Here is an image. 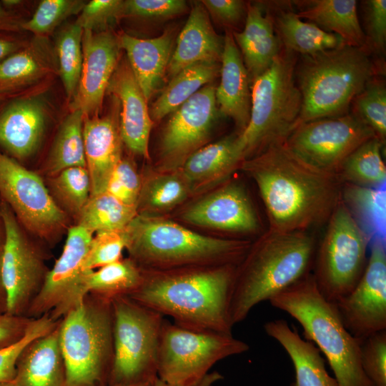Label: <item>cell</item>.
I'll return each mask as SVG.
<instances>
[{
    "instance_id": "bcb514c9",
    "label": "cell",
    "mask_w": 386,
    "mask_h": 386,
    "mask_svg": "<svg viewBox=\"0 0 386 386\" xmlns=\"http://www.w3.org/2000/svg\"><path fill=\"white\" fill-rule=\"evenodd\" d=\"M362 370L372 386H386V330L360 341Z\"/></svg>"
},
{
    "instance_id": "9a60e30c",
    "label": "cell",
    "mask_w": 386,
    "mask_h": 386,
    "mask_svg": "<svg viewBox=\"0 0 386 386\" xmlns=\"http://www.w3.org/2000/svg\"><path fill=\"white\" fill-rule=\"evenodd\" d=\"M92 237L93 233L79 224L69 229L62 253L49 269L28 317L49 314L53 320H60L81 300L86 295V277L91 271L85 269L84 262Z\"/></svg>"
},
{
    "instance_id": "7dc6e473",
    "label": "cell",
    "mask_w": 386,
    "mask_h": 386,
    "mask_svg": "<svg viewBox=\"0 0 386 386\" xmlns=\"http://www.w3.org/2000/svg\"><path fill=\"white\" fill-rule=\"evenodd\" d=\"M142 186L134 164L122 157L111 174L106 192L123 203L137 208Z\"/></svg>"
},
{
    "instance_id": "52a82bcc",
    "label": "cell",
    "mask_w": 386,
    "mask_h": 386,
    "mask_svg": "<svg viewBox=\"0 0 386 386\" xmlns=\"http://www.w3.org/2000/svg\"><path fill=\"white\" fill-rule=\"evenodd\" d=\"M66 386H109L114 362L112 300L91 293L60 320Z\"/></svg>"
},
{
    "instance_id": "4dcf8cb0",
    "label": "cell",
    "mask_w": 386,
    "mask_h": 386,
    "mask_svg": "<svg viewBox=\"0 0 386 386\" xmlns=\"http://www.w3.org/2000/svg\"><path fill=\"white\" fill-rule=\"evenodd\" d=\"M274 24L282 47L303 56L346 44L338 35L325 31L311 22L303 21L293 11H279Z\"/></svg>"
},
{
    "instance_id": "681fc988",
    "label": "cell",
    "mask_w": 386,
    "mask_h": 386,
    "mask_svg": "<svg viewBox=\"0 0 386 386\" xmlns=\"http://www.w3.org/2000/svg\"><path fill=\"white\" fill-rule=\"evenodd\" d=\"M122 0H92L85 4L75 22L83 30H104L123 17Z\"/></svg>"
},
{
    "instance_id": "b9f144b4",
    "label": "cell",
    "mask_w": 386,
    "mask_h": 386,
    "mask_svg": "<svg viewBox=\"0 0 386 386\" xmlns=\"http://www.w3.org/2000/svg\"><path fill=\"white\" fill-rule=\"evenodd\" d=\"M84 4L79 0H43L31 19L21 22V29L39 36L49 34L64 19L80 13Z\"/></svg>"
},
{
    "instance_id": "ac0fdd59",
    "label": "cell",
    "mask_w": 386,
    "mask_h": 386,
    "mask_svg": "<svg viewBox=\"0 0 386 386\" xmlns=\"http://www.w3.org/2000/svg\"><path fill=\"white\" fill-rule=\"evenodd\" d=\"M83 61L79 84L70 104L84 117L96 115L117 68L120 47L117 36L107 31L84 30Z\"/></svg>"
},
{
    "instance_id": "1f68e13d",
    "label": "cell",
    "mask_w": 386,
    "mask_h": 386,
    "mask_svg": "<svg viewBox=\"0 0 386 386\" xmlns=\"http://www.w3.org/2000/svg\"><path fill=\"white\" fill-rule=\"evenodd\" d=\"M220 62L202 61L192 64L169 79L160 96L150 108V117L159 121L172 113L220 73Z\"/></svg>"
},
{
    "instance_id": "44dd1931",
    "label": "cell",
    "mask_w": 386,
    "mask_h": 386,
    "mask_svg": "<svg viewBox=\"0 0 386 386\" xmlns=\"http://www.w3.org/2000/svg\"><path fill=\"white\" fill-rule=\"evenodd\" d=\"M83 137L92 197L106 192L111 174L122 159L123 142L117 114L85 117Z\"/></svg>"
},
{
    "instance_id": "c3c4849f",
    "label": "cell",
    "mask_w": 386,
    "mask_h": 386,
    "mask_svg": "<svg viewBox=\"0 0 386 386\" xmlns=\"http://www.w3.org/2000/svg\"><path fill=\"white\" fill-rule=\"evenodd\" d=\"M184 0H126L123 4V17L160 21L175 17L187 10Z\"/></svg>"
},
{
    "instance_id": "94428289",
    "label": "cell",
    "mask_w": 386,
    "mask_h": 386,
    "mask_svg": "<svg viewBox=\"0 0 386 386\" xmlns=\"http://www.w3.org/2000/svg\"><path fill=\"white\" fill-rule=\"evenodd\" d=\"M0 386H15L13 381L0 383Z\"/></svg>"
},
{
    "instance_id": "3957f363",
    "label": "cell",
    "mask_w": 386,
    "mask_h": 386,
    "mask_svg": "<svg viewBox=\"0 0 386 386\" xmlns=\"http://www.w3.org/2000/svg\"><path fill=\"white\" fill-rule=\"evenodd\" d=\"M315 252V239L305 231L269 229L236 268L229 308L233 327L254 306L310 274Z\"/></svg>"
},
{
    "instance_id": "5bb4252c",
    "label": "cell",
    "mask_w": 386,
    "mask_h": 386,
    "mask_svg": "<svg viewBox=\"0 0 386 386\" xmlns=\"http://www.w3.org/2000/svg\"><path fill=\"white\" fill-rule=\"evenodd\" d=\"M0 194L19 223L41 239L53 240L67 225L41 177L1 152Z\"/></svg>"
},
{
    "instance_id": "7c38bea8",
    "label": "cell",
    "mask_w": 386,
    "mask_h": 386,
    "mask_svg": "<svg viewBox=\"0 0 386 386\" xmlns=\"http://www.w3.org/2000/svg\"><path fill=\"white\" fill-rule=\"evenodd\" d=\"M375 137L358 116L347 113L300 124L283 142L307 164L337 174L342 162L355 149Z\"/></svg>"
},
{
    "instance_id": "91938a15",
    "label": "cell",
    "mask_w": 386,
    "mask_h": 386,
    "mask_svg": "<svg viewBox=\"0 0 386 386\" xmlns=\"http://www.w3.org/2000/svg\"><path fill=\"white\" fill-rule=\"evenodd\" d=\"M112 386H152V384L151 383H137V384L119 385H112Z\"/></svg>"
},
{
    "instance_id": "816d5d0a",
    "label": "cell",
    "mask_w": 386,
    "mask_h": 386,
    "mask_svg": "<svg viewBox=\"0 0 386 386\" xmlns=\"http://www.w3.org/2000/svg\"><path fill=\"white\" fill-rule=\"evenodd\" d=\"M207 11L222 25L234 26L242 19L245 4L240 0H202L200 1Z\"/></svg>"
},
{
    "instance_id": "8d00e7d4",
    "label": "cell",
    "mask_w": 386,
    "mask_h": 386,
    "mask_svg": "<svg viewBox=\"0 0 386 386\" xmlns=\"http://www.w3.org/2000/svg\"><path fill=\"white\" fill-rule=\"evenodd\" d=\"M137 215V207L126 204L105 192L89 197L77 224L93 234L118 230L126 227Z\"/></svg>"
},
{
    "instance_id": "f907efd6",
    "label": "cell",
    "mask_w": 386,
    "mask_h": 386,
    "mask_svg": "<svg viewBox=\"0 0 386 386\" xmlns=\"http://www.w3.org/2000/svg\"><path fill=\"white\" fill-rule=\"evenodd\" d=\"M366 6L367 49L383 53L386 43V1L369 0Z\"/></svg>"
},
{
    "instance_id": "7bdbcfd3",
    "label": "cell",
    "mask_w": 386,
    "mask_h": 386,
    "mask_svg": "<svg viewBox=\"0 0 386 386\" xmlns=\"http://www.w3.org/2000/svg\"><path fill=\"white\" fill-rule=\"evenodd\" d=\"M42 61L29 49L19 50L0 62V86L19 89L44 72Z\"/></svg>"
},
{
    "instance_id": "d4e9b609",
    "label": "cell",
    "mask_w": 386,
    "mask_h": 386,
    "mask_svg": "<svg viewBox=\"0 0 386 386\" xmlns=\"http://www.w3.org/2000/svg\"><path fill=\"white\" fill-rule=\"evenodd\" d=\"M232 33L252 83L270 67L282 47L274 19L262 5L249 4L243 30Z\"/></svg>"
},
{
    "instance_id": "603a6c76",
    "label": "cell",
    "mask_w": 386,
    "mask_h": 386,
    "mask_svg": "<svg viewBox=\"0 0 386 386\" xmlns=\"http://www.w3.org/2000/svg\"><path fill=\"white\" fill-rule=\"evenodd\" d=\"M223 48L224 37L215 32L206 9L200 1H194L167 66V77L198 62H220Z\"/></svg>"
},
{
    "instance_id": "d6a6232c",
    "label": "cell",
    "mask_w": 386,
    "mask_h": 386,
    "mask_svg": "<svg viewBox=\"0 0 386 386\" xmlns=\"http://www.w3.org/2000/svg\"><path fill=\"white\" fill-rule=\"evenodd\" d=\"M341 199L370 241L385 239L386 189L345 183Z\"/></svg>"
},
{
    "instance_id": "8992f818",
    "label": "cell",
    "mask_w": 386,
    "mask_h": 386,
    "mask_svg": "<svg viewBox=\"0 0 386 386\" xmlns=\"http://www.w3.org/2000/svg\"><path fill=\"white\" fill-rule=\"evenodd\" d=\"M375 71L365 47L345 44L304 56L295 70L302 107L295 127L347 114L350 104L372 80Z\"/></svg>"
},
{
    "instance_id": "484cf974",
    "label": "cell",
    "mask_w": 386,
    "mask_h": 386,
    "mask_svg": "<svg viewBox=\"0 0 386 386\" xmlns=\"http://www.w3.org/2000/svg\"><path fill=\"white\" fill-rule=\"evenodd\" d=\"M59 323L50 332L30 342L22 350L16 364L13 380L15 386H66Z\"/></svg>"
},
{
    "instance_id": "4316f807",
    "label": "cell",
    "mask_w": 386,
    "mask_h": 386,
    "mask_svg": "<svg viewBox=\"0 0 386 386\" xmlns=\"http://www.w3.org/2000/svg\"><path fill=\"white\" fill-rule=\"evenodd\" d=\"M42 104L31 98L14 99L0 112V145L21 159L37 148L45 126Z\"/></svg>"
},
{
    "instance_id": "277c9868",
    "label": "cell",
    "mask_w": 386,
    "mask_h": 386,
    "mask_svg": "<svg viewBox=\"0 0 386 386\" xmlns=\"http://www.w3.org/2000/svg\"><path fill=\"white\" fill-rule=\"evenodd\" d=\"M130 258L144 269L237 264L248 244L197 234L159 218L137 214L126 227Z\"/></svg>"
},
{
    "instance_id": "680465c9",
    "label": "cell",
    "mask_w": 386,
    "mask_h": 386,
    "mask_svg": "<svg viewBox=\"0 0 386 386\" xmlns=\"http://www.w3.org/2000/svg\"><path fill=\"white\" fill-rule=\"evenodd\" d=\"M18 90L10 87L0 86V106L6 101L9 100Z\"/></svg>"
},
{
    "instance_id": "d6986e66",
    "label": "cell",
    "mask_w": 386,
    "mask_h": 386,
    "mask_svg": "<svg viewBox=\"0 0 386 386\" xmlns=\"http://www.w3.org/2000/svg\"><path fill=\"white\" fill-rule=\"evenodd\" d=\"M187 222L234 232H252L259 220L243 187L228 184L190 206L182 214Z\"/></svg>"
},
{
    "instance_id": "f1b7e54d",
    "label": "cell",
    "mask_w": 386,
    "mask_h": 386,
    "mask_svg": "<svg viewBox=\"0 0 386 386\" xmlns=\"http://www.w3.org/2000/svg\"><path fill=\"white\" fill-rule=\"evenodd\" d=\"M246 159L239 134L199 148L181 166L192 191L229 175Z\"/></svg>"
},
{
    "instance_id": "7402d4cb",
    "label": "cell",
    "mask_w": 386,
    "mask_h": 386,
    "mask_svg": "<svg viewBox=\"0 0 386 386\" xmlns=\"http://www.w3.org/2000/svg\"><path fill=\"white\" fill-rule=\"evenodd\" d=\"M220 82L215 89L219 112L233 119L243 132L250 117L251 83L232 33L226 32L220 61Z\"/></svg>"
},
{
    "instance_id": "e0dca14e",
    "label": "cell",
    "mask_w": 386,
    "mask_h": 386,
    "mask_svg": "<svg viewBox=\"0 0 386 386\" xmlns=\"http://www.w3.org/2000/svg\"><path fill=\"white\" fill-rule=\"evenodd\" d=\"M215 89L205 85L171 113L160 142L163 168L181 167L207 140L219 113Z\"/></svg>"
},
{
    "instance_id": "74e56055",
    "label": "cell",
    "mask_w": 386,
    "mask_h": 386,
    "mask_svg": "<svg viewBox=\"0 0 386 386\" xmlns=\"http://www.w3.org/2000/svg\"><path fill=\"white\" fill-rule=\"evenodd\" d=\"M191 192L180 173L156 176L142 186L137 209L165 211L182 202Z\"/></svg>"
},
{
    "instance_id": "5b68a950",
    "label": "cell",
    "mask_w": 386,
    "mask_h": 386,
    "mask_svg": "<svg viewBox=\"0 0 386 386\" xmlns=\"http://www.w3.org/2000/svg\"><path fill=\"white\" fill-rule=\"evenodd\" d=\"M269 302L300 323L306 340L325 356L339 386H372L361 366L360 342L344 326L335 303L320 294L312 274Z\"/></svg>"
},
{
    "instance_id": "30bf717a",
    "label": "cell",
    "mask_w": 386,
    "mask_h": 386,
    "mask_svg": "<svg viewBox=\"0 0 386 386\" xmlns=\"http://www.w3.org/2000/svg\"><path fill=\"white\" fill-rule=\"evenodd\" d=\"M327 221L326 233L316 249L312 275L320 294L334 303L349 294L361 278L370 241L342 199Z\"/></svg>"
},
{
    "instance_id": "ab89813d",
    "label": "cell",
    "mask_w": 386,
    "mask_h": 386,
    "mask_svg": "<svg viewBox=\"0 0 386 386\" xmlns=\"http://www.w3.org/2000/svg\"><path fill=\"white\" fill-rule=\"evenodd\" d=\"M51 187L61 205L78 218L90 197L91 182L86 168L62 170L51 179Z\"/></svg>"
},
{
    "instance_id": "9f6ffc18",
    "label": "cell",
    "mask_w": 386,
    "mask_h": 386,
    "mask_svg": "<svg viewBox=\"0 0 386 386\" xmlns=\"http://www.w3.org/2000/svg\"><path fill=\"white\" fill-rule=\"evenodd\" d=\"M223 379V376L218 372H212L207 374L200 381L192 386H213L214 383ZM152 386H173L158 377L152 382Z\"/></svg>"
},
{
    "instance_id": "2e32d148",
    "label": "cell",
    "mask_w": 386,
    "mask_h": 386,
    "mask_svg": "<svg viewBox=\"0 0 386 386\" xmlns=\"http://www.w3.org/2000/svg\"><path fill=\"white\" fill-rule=\"evenodd\" d=\"M347 331L359 342L386 330L385 239L372 240L365 269L353 290L334 302Z\"/></svg>"
},
{
    "instance_id": "8fae6325",
    "label": "cell",
    "mask_w": 386,
    "mask_h": 386,
    "mask_svg": "<svg viewBox=\"0 0 386 386\" xmlns=\"http://www.w3.org/2000/svg\"><path fill=\"white\" fill-rule=\"evenodd\" d=\"M232 334L197 331L164 320L157 355V377L173 386H192L217 362L247 352Z\"/></svg>"
},
{
    "instance_id": "e575fe53",
    "label": "cell",
    "mask_w": 386,
    "mask_h": 386,
    "mask_svg": "<svg viewBox=\"0 0 386 386\" xmlns=\"http://www.w3.org/2000/svg\"><path fill=\"white\" fill-rule=\"evenodd\" d=\"M142 269L131 258L119 259L96 271L91 270L85 280V293L112 300L129 295L141 284Z\"/></svg>"
},
{
    "instance_id": "9c48e42d",
    "label": "cell",
    "mask_w": 386,
    "mask_h": 386,
    "mask_svg": "<svg viewBox=\"0 0 386 386\" xmlns=\"http://www.w3.org/2000/svg\"><path fill=\"white\" fill-rule=\"evenodd\" d=\"M114 362L109 386L151 383L157 377V355L164 316L127 295L112 300Z\"/></svg>"
},
{
    "instance_id": "f6af8a7d",
    "label": "cell",
    "mask_w": 386,
    "mask_h": 386,
    "mask_svg": "<svg viewBox=\"0 0 386 386\" xmlns=\"http://www.w3.org/2000/svg\"><path fill=\"white\" fill-rule=\"evenodd\" d=\"M60 320H53L49 314L34 318L26 334L20 341L7 347L0 349V383L14 380L16 361L22 350L34 339L55 329Z\"/></svg>"
},
{
    "instance_id": "6da1fadb",
    "label": "cell",
    "mask_w": 386,
    "mask_h": 386,
    "mask_svg": "<svg viewBox=\"0 0 386 386\" xmlns=\"http://www.w3.org/2000/svg\"><path fill=\"white\" fill-rule=\"evenodd\" d=\"M242 166L258 187L272 230L306 231L327 221L341 199L337 175L307 164L283 142L244 159Z\"/></svg>"
},
{
    "instance_id": "cb8c5ba5",
    "label": "cell",
    "mask_w": 386,
    "mask_h": 386,
    "mask_svg": "<svg viewBox=\"0 0 386 386\" xmlns=\"http://www.w3.org/2000/svg\"><path fill=\"white\" fill-rule=\"evenodd\" d=\"M132 73L148 102L157 91L167 72L173 48V32L166 30L152 39H139L125 33L117 36Z\"/></svg>"
},
{
    "instance_id": "f35d334b",
    "label": "cell",
    "mask_w": 386,
    "mask_h": 386,
    "mask_svg": "<svg viewBox=\"0 0 386 386\" xmlns=\"http://www.w3.org/2000/svg\"><path fill=\"white\" fill-rule=\"evenodd\" d=\"M83 31L74 23L61 31L56 41L60 75L69 98L74 96L80 78L83 61Z\"/></svg>"
},
{
    "instance_id": "f546056e",
    "label": "cell",
    "mask_w": 386,
    "mask_h": 386,
    "mask_svg": "<svg viewBox=\"0 0 386 386\" xmlns=\"http://www.w3.org/2000/svg\"><path fill=\"white\" fill-rule=\"evenodd\" d=\"M300 10L297 15L306 19L322 30L340 36L345 44L367 48L355 0H312L297 1Z\"/></svg>"
},
{
    "instance_id": "60d3db41",
    "label": "cell",
    "mask_w": 386,
    "mask_h": 386,
    "mask_svg": "<svg viewBox=\"0 0 386 386\" xmlns=\"http://www.w3.org/2000/svg\"><path fill=\"white\" fill-rule=\"evenodd\" d=\"M358 116L384 144L386 138V88L385 84L372 80L354 99Z\"/></svg>"
},
{
    "instance_id": "ee69618b",
    "label": "cell",
    "mask_w": 386,
    "mask_h": 386,
    "mask_svg": "<svg viewBox=\"0 0 386 386\" xmlns=\"http://www.w3.org/2000/svg\"><path fill=\"white\" fill-rule=\"evenodd\" d=\"M126 227L122 229L96 232L92 237L84 262L86 270H94L121 259L127 248Z\"/></svg>"
},
{
    "instance_id": "6f0895ef",
    "label": "cell",
    "mask_w": 386,
    "mask_h": 386,
    "mask_svg": "<svg viewBox=\"0 0 386 386\" xmlns=\"http://www.w3.org/2000/svg\"><path fill=\"white\" fill-rule=\"evenodd\" d=\"M21 45L14 39L0 36V62L19 50Z\"/></svg>"
},
{
    "instance_id": "d590c367",
    "label": "cell",
    "mask_w": 386,
    "mask_h": 386,
    "mask_svg": "<svg viewBox=\"0 0 386 386\" xmlns=\"http://www.w3.org/2000/svg\"><path fill=\"white\" fill-rule=\"evenodd\" d=\"M84 114L71 111L62 122L51 151L48 172L54 176L74 167L86 168L83 137Z\"/></svg>"
},
{
    "instance_id": "11a10c76",
    "label": "cell",
    "mask_w": 386,
    "mask_h": 386,
    "mask_svg": "<svg viewBox=\"0 0 386 386\" xmlns=\"http://www.w3.org/2000/svg\"><path fill=\"white\" fill-rule=\"evenodd\" d=\"M4 239L5 237L4 224L1 217L0 216V315L6 313L7 310L6 294L1 279V264L4 247Z\"/></svg>"
},
{
    "instance_id": "4fadbf2b",
    "label": "cell",
    "mask_w": 386,
    "mask_h": 386,
    "mask_svg": "<svg viewBox=\"0 0 386 386\" xmlns=\"http://www.w3.org/2000/svg\"><path fill=\"white\" fill-rule=\"evenodd\" d=\"M0 216L5 237L1 279L6 294V313L27 317L49 269L43 252L27 237L14 212L3 200Z\"/></svg>"
},
{
    "instance_id": "83f0119b",
    "label": "cell",
    "mask_w": 386,
    "mask_h": 386,
    "mask_svg": "<svg viewBox=\"0 0 386 386\" xmlns=\"http://www.w3.org/2000/svg\"><path fill=\"white\" fill-rule=\"evenodd\" d=\"M265 332L287 352L293 364L295 380L290 386H339L335 377L327 372L320 350L310 341L303 340L284 320L269 321Z\"/></svg>"
},
{
    "instance_id": "f5cc1de1",
    "label": "cell",
    "mask_w": 386,
    "mask_h": 386,
    "mask_svg": "<svg viewBox=\"0 0 386 386\" xmlns=\"http://www.w3.org/2000/svg\"><path fill=\"white\" fill-rule=\"evenodd\" d=\"M34 319L7 313L0 315V349L20 341L26 334Z\"/></svg>"
},
{
    "instance_id": "ffe728a7",
    "label": "cell",
    "mask_w": 386,
    "mask_h": 386,
    "mask_svg": "<svg viewBox=\"0 0 386 386\" xmlns=\"http://www.w3.org/2000/svg\"><path fill=\"white\" fill-rule=\"evenodd\" d=\"M121 107L119 130L122 142L134 154L149 159V139L153 121L147 102L127 59H122L107 86Z\"/></svg>"
},
{
    "instance_id": "ba28073f",
    "label": "cell",
    "mask_w": 386,
    "mask_h": 386,
    "mask_svg": "<svg viewBox=\"0 0 386 386\" xmlns=\"http://www.w3.org/2000/svg\"><path fill=\"white\" fill-rule=\"evenodd\" d=\"M296 66V54L282 47L270 67L251 83L249 121L239 133L246 159L284 142L294 129L302 107Z\"/></svg>"
},
{
    "instance_id": "836d02e7",
    "label": "cell",
    "mask_w": 386,
    "mask_h": 386,
    "mask_svg": "<svg viewBox=\"0 0 386 386\" xmlns=\"http://www.w3.org/2000/svg\"><path fill=\"white\" fill-rule=\"evenodd\" d=\"M384 143L373 137L355 149L342 162L337 175L345 183L379 187L386 183V167L382 156Z\"/></svg>"
},
{
    "instance_id": "db71d44e",
    "label": "cell",
    "mask_w": 386,
    "mask_h": 386,
    "mask_svg": "<svg viewBox=\"0 0 386 386\" xmlns=\"http://www.w3.org/2000/svg\"><path fill=\"white\" fill-rule=\"evenodd\" d=\"M21 24L15 15L0 3V31H15L21 29Z\"/></svg>"
},
{
    "instance_id": "7a4b0ae2",
    "label": "cell",
    "mask_w": 386,
    "mask_h": 386,
    "mask_svg": "<svg viewBox=\"0 0 386 386\" xmlns=\"http://www.w3.org/2000/svg\"><path fill=\"white\" fill-rule=\"evenodd\" d=\"M237 264L144 269L129 297L185 329L232 334L229 308Z\"/></svg>"
}]
</instances>
